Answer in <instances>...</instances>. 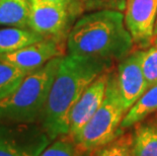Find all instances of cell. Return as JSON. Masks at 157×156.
Instances as JSON below:
<instances>
[{
  "label": "cell",
  "instance_id": "cell-8",
  "mask_svg": "<svg viewBox=\"0 0 157 156\" xmlns=\"http://www.w3.org/2000/svg\"><path fill=\"white\" fill-rule=\"evenodd\" d=\"M64 50L63 41L54 38H44L14 52L0 55V58L29 74L43 67L52 59L62 57L64 55Z\"/></svg>",
  "mask_w": 157,
  "mask_h": 156
},
{
  "label": "cell",
  "instance_id": "cell-16",
  "mask_svg": "<svg viewBox=\"0 0 157 156\" xmlns=\"http://www.w3.org/2000/svg\"><path fill=\"white\" fill-rule=\"evenodd\" d=\"M133 148V132L125 134L122 130L108 144L102 146L93 152L92 155L101 156H129L132 155Z\"/></svg>",
  "mask_w": 157,
  "mask_h": 156
},
{
  "label": "cell",
  "instance_id": "cell-7",
  "mask_svg": "<svg viewBox=\"0 0 157 156\" xmlns=\"http://www.w3.org/2000/svg\"><path fill=\"white\" fill-rule=\"evenodd\" d=\"M124 12L134 44L143 49L150 47L154 40L157 0H127Z\"/></svg>",
  "mask_w": 157,
  "mask_h": 156
},
{
  "label": "cell",
  "instance_id": "cell-11",
  "mask_svg": "<svg viewBox=\"0 0 157 156\" xmlns=\"http://www.w3.org/2000/svg\"><path fill=\"white\" fill-rule=\"evenodd\" d=\"M45 36L29 28L6 26L0 29V55L14 52L26 46L34 44Z\"/></svg>",
  "mask_w": 157,
  "mask_h": 156
},
{
  "label": "cell",
  "instance_id": "cell-21",
  "mask_svg": "<svg viewBox=\"0 0 157 156\" xmlns=\"http://www.w3.org/2000/svg\"><path fill=\"white\" fill-rule=\"evenodd\" d=\"M157 36V19H156V22H155V29H154V36Z\"/></svg>",
  "mask_w": 157,
  "mask_h": 156
},
{
  "label": "cell",
  "instance_id": "cell-17",
  "mask_svg": "<svg viewBox=\"0 0 157 156\" xmlns=\"http://www.w3.org/2000/svg\"><path fill=\"white\" fill-rule=\"evenodd\" d=\"M141 66L148 87L157 84V43L142 50Z\"/></svg>",
  "mask_w": 157,
  "mask_h": 156
},
{
  "label": "cell",
  "instance_id": "cell-19",
  "mask_svg": "<svg viewBox=\"0 0 157 156\" xmlns=\"http://www.w3.org/2000/svg\"><path fill=\"white\" fill-rule=\"evenodd\" d=\"M62 6L71 18L72 21L78 19L84 11H86V3L85 0H49Z\"/></svg>",
  "mask_w": 157,
  "mask_h": 156
},
{
  "label": "cell",
  "instance_id": "cell-14",
  "mask_svg": "<svg viewBox=\"0 0 157 156\" xmlns=\"http://www.w3.org/2000/svg\"><path fill=\"white\" fill-rule=\"evenodd\" d=\"M29 0H0V26L29 28Z\"/></svg>",
  "mask_w": 157,
  "mask_h": 156
},
{
  "label": "cell",
  "instance_id": "cell-1",
  "mask_svg": "<svg viewBox=\"0 0 157 156\" xmlns=\"http://www.w3.org/2000/svg\"><path fill=\"white\" fill-rule=\"evenodd\" d=\"M113 63L87 56H63L39 121L50 140L69 134V115L73 105L99 75L111 71Z\"/></svg>",
  "mask_w": 157,
  "mask_h": 156
},
{
  "label": "cell",
  "instance_id": "cell-22",
  "mask_svg": "<svg viewBox=\"0 0 157 156\" xmlns=\"http://www.w3.org/2000/svg\"><path fill=\"white\" fill-rule=\"evenodd\" d=\"M153 43H157V36H154V40H153Z\"/></svg>",
  "mask_w": 157,
  "mask_h": 156
},
{
  "label": "cell",
  "instance_id": "cell-2",
  "mask_svg": "<svg viewBox=\"0 0 157 156\" xmlns=\"http://www.w3.org/2000/svg\"><path fill=\"white\" fill-rule=\"evenodd\" d=\"M134 41L123 11L99 9L81 15L66 40L69 55L121 61L132 52Z\"/></svg>",
  "mask_w": 157,
  "mask_h": 156
},
{
  "label": "cell",
  "instance_id": "cell-5",
  "mask_svg": "<svg viewBox=\"0 0 157 156\" xmlns=\"http://www.w3.org/2000/svg\"><path fill=\"white\" fill-rule=\"evenodd\" d=\"M50 141L41 125L0 121V156L42 155Z\"/></svg>",
  "mask_w": 157,
  "mask_h": 156
},
{
  "label": "cell",
  "instance_id": "cell-15",
  "mask_svg": "<svg viewBox=\"0 0 157 156\" xmlns=\"http://www.w3.org/2000/svg\"><path fill=\"white\" fill-rule=\"evenodd\" d=\"M28 73L0 58V101L14 92Z\"/></svg>",
  "mask_w": 157,
  "mask_h": 156
},
{
  "label": "cell",
  "instance_id": "cell-20",
  "mask_svg": "<svg viewBox=\"0 0 157 156\" xmlns=\"http://www.w3.org/2000/svg\"><path fill=\"white\" fill-rule=\"evenodd\" d=\"M86 11L99 10V9H115L124 11L127 0H85Z\"/></svg>",
  "mask_w": 157,
  "mask_h": 156
},
{
  "label": "cell",
  "instance_id": "cell-4",
  "mask_svg": "<svg viewBox=\"0 0 157 156\" xmlns=\"http://www.w3.org/2000/svg\"><path fill=\"white\" fill-rule=\"evenodd\" d=\"M127 112L117 84L116 72H109L101 105L73 138L79 155H92L93 152L112 141L123 130L121 123Z\"/></svg>",
  "mask_w": 157,
  "mask_h": 156
},
{
  "label": "cell",
  "instance_id": "cell-13",
  "mask_svg": "<svg viewBox=\"0 0 157 156\" xmlns=\"http://www.w3.org/2000/svg\"><path fill=\"white\" fill-rule=\"evenodd\" d=\"M133 132V156H157V122H140Z\"/></svg>",
  "mask_w": 157,
  "mask_h": 156
},
{
  "label": "cell",
  "instance_id": "cell-18",
  "mask_svg": "<svg viewBox=\"0 0 157 156\" xmlns=\"http://www.w3.org/2000/svg\"><path fill=\"white\" fill-rule=\"evenodd\" d=\"M44 156H72L79 155L76 143L69 134L61 135L53 140V143L47 146L43 151Z\"/></svg>",
  "mask_w": 157,
  "mask_h": 156
},
{
  "label": "cell",
  "instance_id": "cell-12",
  "mask_svg": "<svg viewBox=\"0 0 157 156\" xmlns=\"http://www.w3.org/2000/svg\"><path fill=\"white\" fill-rule=\"evenodd\" d=\"M155 112H157V84L147 89L141 97L128 109L121 123V129L125 130L134 127Z\"/></svg>",
  "mask_w": 157,
  "mask_h": 156
},
{
  "label": "cell",
  "instance_id": "cell-3",
  "mask_svg": "<svg viewBox=\"0 0 157 156\" xmlns=\"http://www.w3.org/2000/svg\"><path fill=\"white\" fill-rule=\"evenodd\" d=\"M62 57L52 59L38 70L29 73L14 92L0 101V121H40Z\"/></svg>",
  "mask_w": 157,
  "mask_h": 156
},
{
  "label": "cell",
  "instance_id": "cell-10",
  "mask_svg": "<svg viewBox=\"0 0 157 156\" xmlns=\"http://www.w3.org/2000/svg\"><path fill=\"white\" fill-rule=\"evenodd\" d=\"M109 73V71L99 75L73 105L69 115V135L72 138L82 130L101 105L105 96Z\"/></svg>",
  "mask_w": 157,
  "mask_h": 156
},
{
  "label": "cell",
  "instance_id": "cell-9",
  "mask_svg": "<svg viewBox=\"0 0 157 156\" xmlns=\"http://www.w3.org/2000/svg\"><path fill=\"white\" fill-rule=\"evenodd\" d=\"M142 50L131 52L120 61L116 72L117 84L127 109L148 89L141 66Z\"/></svg>",
  "mask_w": 157,
  "mask_h": 156
},
{
  "label": "cell",
  "instance_id": "cell-6",
  "mask_svg": "<svg viewBox=\"0 0 157 156\" xmlns=\"http://www.w3.org/2000/svg\"><path fill=\"white\" fill-rule=\"evenodd\" d=\"M71 18L62 6L49 0H29V28L45 38L67 40Z\"/></svg>",
  "mask_w": 157,
  "mask_h": 156
}]
</instances>
